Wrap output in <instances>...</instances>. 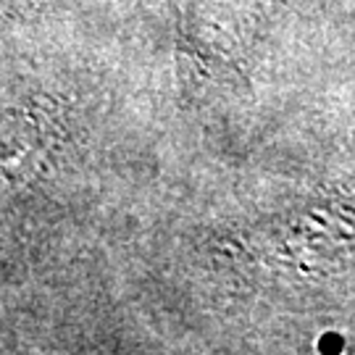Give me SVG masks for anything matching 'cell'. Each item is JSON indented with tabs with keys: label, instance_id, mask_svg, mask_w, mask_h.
<instances>
[{
	"label": "cell",
	"instance_id": "6da1fadb",
	"mask_svg": "<svg viewBox=\"0 0 355 355\" xmlns=\"http://www.w3.org/2000/svg\"><path fill=\"white\" fill-rule=\"evenodd\" d=\"M218 253L292 287L355 271V182H321L234 221L218 232Z\"/></svg>",
	"mask_w": 355,
	"mask_h": 355
},
{
	"label": "cell",
	"instance_id": "7a4b0ae2",
	"mask_svg": "<svg viewBox=\"0 0 355 355\" xmlns=\"http://www.w3.org/2000/svg\"><path fill=\"white\" fill-rule=\"evenodd\" d=\"M287 0H168L174 64L184 89L240 92L250 87Z\"/></svg>",
	"mask_w": 355,
	"mask_h": 355
}]
</instances>
